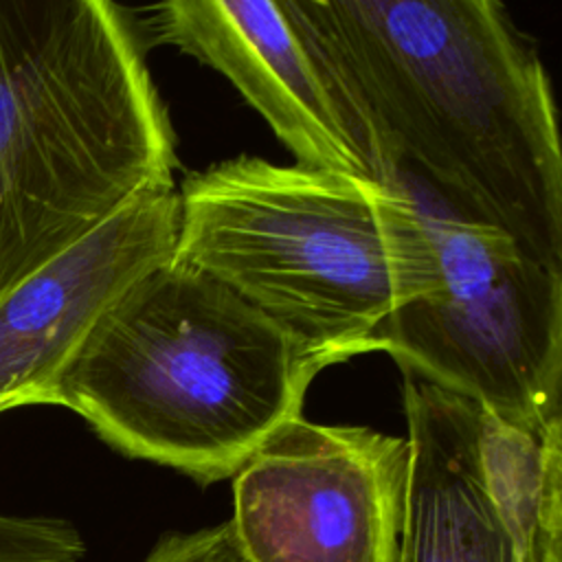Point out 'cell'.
I'll use <instances>...</instances> for the list:
<instances>
[{
  "instance_id": "1",
  "label": "cell",
  "mask_w": 562,
  "mask_h": 562,
  "mask_svg": "<svg viewBox=\"0 0 562 562\" xmlns=\"http://www.w3.org/2000/svg\"><path fill=\"white\" fill-rule=\"evenodd\" d=\"M404 167L562 268V134L536 46L494 0H290Z\"/></svg>"
},
{
  "instance_id": "4",
  "label": "cell",
  "mask_w": 562,
  "mask_h": 562,
  "mask_svg": "<svg viewBox=\"0 0 562 562\" xmlns=\"http://www.w3.org/2000/svg\"><path fill=\"white\" fill-rule=\"evenodd\" d=\"M176 259L217 279L331 364L380 351L378 334L437 283L424 213L391 184L237 156L180 187Z\"/></svg>"
},
{
  "instance_id": "5",
  "label": "cell",
  "mask_w": 562,
  "mask_h": 562,
  "mask_svg": "<svg viewBox=\"0 0 562 562\" xmlns=\"http://www.w3.org/2000/svg\"><path fill=\"white\" fill-rule=\"evenodd\" d=\"M397 169L424 213L437 283L389 316L378 349L402 371L544 435L562 422V268Z\"/></svg>"
},
{
  "instance_id": "10",
  "label": "cell",
  "mask_w": 562,
  "mask_h": 562,
  "mask_svg": "<svg viewBox=\"0 0 562 562\" xmlns=\"http://www.w3.org/2000/svg\"><path fill=\"white\" fill-rule=\"evenodd\" d=\"M536 560L562 562V422L542 435V485L536 518Z\"/></svg>"
},
{
  "instance_id": "11",
  "label": "cell",
  "mask_w": 562,
  "mask_h": 562,
  "mask_svg": "<svg viewBox=\"0 0 562 562\" xmlns=\"http://www.w3.org/2000/svg\"><path fill=\"white\" fill-rule=\"evenodd\" d=\"M143 562H248L237 544L231 522L169 533L143 558Z\"/></svg>"
},
{
  "instance_id": "8",
  "label": "cell",
  "mask_w": 562,
  "mask_h": 562,
  "mask_svg": "<svg viewBox=\"0 0 562 562\" xmlns=\"http://www.w3.org/2000/svg\"><path fill=\"white\" fill-rule=\"evenodd\" d=\"M176 187L140 193L0 299V413L53 406V389L99 318L173 259Z\"/></svg>"
},
{
  "instance_id": "6",
  "label": "cell",
  "mask_w": 562,
  "mask_h": 562,
  "mask_svg": "<svg viewBox=\"0 0 562 562\" xmlns=\"http://www.w3.org/2000/svg\"><path fill=\"white\" fill-rule=\"evenodd\" d=\"M408 441L367 426L285 422L233 476L248 562H400Z\"/></svg>"
},
{
  "instance_id": "9",
  "label": "cell",
  "mask_w": 562,
  "mask_h": 562,
  "mask_svg": "<svg viewBox=\"0 0 562 562\" xmlns=\"http://www.w3.org/2000/svg\"><path fill=\"white\" fill-rule=\"evenodd\" d=\"M402 397L411 454L400 562H538L492 498L483 406L408 371Z\"/></svg>"
},
{
  "instance_id": "3",
  "label": "cell",
  "mask_w": 562,
  "mask_h": 562,
  "mask_svg": "<svg viewBox=\"0 0 562 562\" xmlns=\"http://www.w3.org/2000/svg\"><path fill=\"white\" fill-rule=\"evenodd\" d=\"M331 362L176 257L140 277L59 373L64 406L116 452L200 485L235 476Z\"/></svg>"
},
{
  "instance_id": "2",
  "label": "cell",
  "mask_w": 562,
  "mask_h": 562,
  "mask_svg": "<svg viewBox=\"0 0 562 562\" xmlns=\"http://www.w3.org/2000/svg\"><path fill=\"white\" fill-rule=\"evenodd\" d=\"M176 169L123 7L0 0V299Z\"/></svg>"
},
{
  "instance_id": "7",
  "label": "cell",
  "mask_w": 562,
  "mask_h": 562,
  "mask_svg": "<svg viewBox=\"0 0 562 562\" xmlns=\"http://www.w3.org/2000/svg\"><path fill=\"white\" fill-rule=\"evenodd\" d=\"M145 13L149 44L224 75L296 162L393 182L373 125L290 0H173Z\"/></svg>"
}]
</instances>
